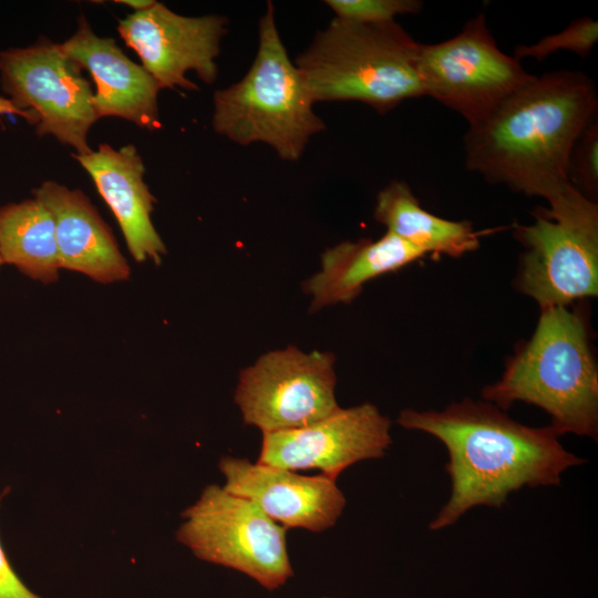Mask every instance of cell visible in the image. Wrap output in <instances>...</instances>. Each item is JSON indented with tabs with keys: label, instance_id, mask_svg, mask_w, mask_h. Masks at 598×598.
Wrapping results in <instances>:
<instances>
[{
	"label": "cell",
	"instance_id": "obj_5",
	"mask_svg": "<svg viewBox=\"0 0 598 598\" xmlns=\"http://www.w3.org/2000/svg\"><path fill=\"white\" fill-rule=\"evenodd\" d=\"M259 44L245 76L214 94L215 132L239 145L261 142L280 158L298 161L311 136L326 128L303 79L287 54L275 9L259 20Z\"/></svg>",
	"mask_w": 598,
	"mask_h": 598
},
{
	"label": "cell",
	"instance_id": "obj_22",
	"mask_svg": "<svg viewBox=\"0 0 598 598\" xmlns=\"http://www.w3.org/2000/svg\"><path fill=\"white\" fill-rule=\"evenodd\" d=\"M570 183L596 202L598 194V121L592 118L578 136L568 163Z\"/></svg>",
	"mask_w": 598,
	"mask_h": 598
},
{
	"label": "cell",
	"instance_id": "obj_21",
	"mask_svg": "<svg viewBox=\"0 0 598 598\" xmlns=\"http://www.w3.org/2000/svg\"><path fill=\"white\" fill-rule=\"evenodd\" d=\"M336 18L359 23H386L395 17L417 14L423 9L419 0H327Z\"/></svg>",
	"mask_w": 598,
	"mask_h": 598
},
{
	"label": "cell",
	"instance_id": "obj_11",
	"mask_svg": "<svg viewBox=\"0 0 598 598\" xmlns=\"http://www.w3.org/2000/svg\"><path fill=\"white\" fill-rule=\"evenodd\" d=\"M227 25L225 16H182L155 1L121 19L117 32L162 89L198 91L186 73L194 71L206 84L216 81V59Z\"/></svg>",
	"mask_w": 598,
	"mask_h": 598
},
{
	"label": "cell",
	"instance_id": "obj_20",
	"mask_svg": "<svg viewBox=\"0 0 598 598\" xmlns=\"http://www.w3.org/2000/svg\"><path fill=\"white\" fill-rule=\"evenodd\" d=\"M598 40V22L584 17L573 21L564 30L548 34L530 45L515 48V58L522 60L532 58L544 61L548 55L558 51H570L581 59L589 55Z\"/></svg>",
	"mask_w": 598,
	"mask_h": 598
},
{
	"label": "cell",
	"instance_id": "obj_2",
	"mask_svg": "<svg viewBox=\"0 0 598 598\" xmlns=\"http://www.w3.org/2000/svg\"><path fill=\"white\" fill-rule=\"evenodd\" d=\"M594 81L578 71L534 76L464 137L466 167L487 182L547 202L570 183L571 150L597 117Z\"/></svg>",
	"mask_w": 598,
	"mask_h": 598
},
{
	"label": "cell",
	"instance_id": "obj_1",
	"mask_svg": "<svg viewBox=\"0 0 598 598\" xmlns=\"http://www.w3.org/2000/svg\"><path fill=\"white\" fill-rule=\"evenodd\" d=\"M396 422L436 437L448 454L451 493L430 530L454 525L477 506L501 507L525 486L560 485L565 471L585 462L550 425H524L486 401L464 399L443 411L404 409Z\"/></svg>",
	"mask_w": 598,
	"mask_h": 598
},
{
	"label": "cell",
	"instance_id": "obj_17",
	"mask_svg": "<svg viewBox=\"0 0 598 598\" xmlns=\"http://www.w3.org/2000/svg\"><path fill=\"white\" fill-rule=\"evenodd\" d=\"M426 256L390 231L378 240L343 241L321 256V269L303 282L312 297L310 312L351 302L365 282Z\"/></svg>",
	"mask_w": 598,
	"mask_h": 598
},
{
	"label": "cell",
	"instance_id": "obj_3",
	"mask_svg": "<svg viewBox=\"0 0 598 598\" xmlns=\"http://www.w3.org/2000/svg\"><path fill=\"white\" fill-rule=\"evenodd\" d=\"M532 338L482 396L503 411L515 402L543 409L559 436L597 439L598 370L585 317L567 307L540 309Z\"/></svg>",
	"mask_w": 598,
	"mask_h": 598
},
{
	"label": "cell",
	"instance_id": "obj_14",
	"mask_svg": "<svg viewBox=\"0 0 598 598\" xmlns=\"http://www.w3.org/2000/svg\"><path fill=\"white\" fill-rule=\"evenodd\" d=\"M61 44L65 54L91 74L99 118L115 116L147 131L162 127L157 97L163 89L114 39L97 35L81 14L75 32Z\"/></svg>",
	"mask_w": 598,
	"mask_h": 598
},
{
	"label": "cell",
	"instance_id": "obj_27",
	"mask_svg": "<svg viewBox=\"0 0 598 598\" xmlns=\"http://www.w3.org/2000/svg\"><path fill=\"white\" fill-rule=\"evenodd\" d=\"M323 598H333V597H323Z\"/></svg>",
	"mask_w": 598,
	"mask_h": 598
},
{
	"label": "cell",
	"instance_id": "obj_6",
	"mask_svg": "<svg viewBox=\"0 0 598 598\" xmlns=\"http://www.w3.org/2000/svg\"><path fill=\"white\" fill-rule=\"evenodd\" d=\"M515 226L525 246L517 287L540 309L598 295V206L573 184Z\"/></svg>",
	"mask_w": 598,
	"mask_h": 598
},
{
	"label": "cell",
	"instance_id": "obj_13",
	"mask_svg": "<svg viewBox=\"0 0 598 598\" xmlns=\"http://www.w3.org/2000/svg\"><path fill=\"white\" fill-rule=\"evenodd\" d=\"M218 467L227 492L250 501L286 529L327 530L347 504L337 481L322 474L306 476L233 456L223 457Z\"/></svg>",
	"mask_w": 598,
	"mask_h": 598
},
{
	"label": "cell",
	"instance_id": "obj_4",
	"mask_svg": "<svg viewBox=\"0 0 598 598\" xmlns=\"http://www.w3.org/2000/svg\"><path fill=\"white\" fill-rule=\"evenodd\" d=\"M420 48L395 21L372 24L334 18L316 32L295 65L313 103L357 101L384 114L424 95Z\"/></svg>",
	"mask_w": 598,
	"mask_h": 598
},
{
	"label": "cell",
	"instance_id": "obj_19",
	"mask_svg": "<svg viewBox=\"0 0 598 598\" xmlns=\"http://www.w3.org/2000/svg\"><path fill=\"white\" fill-rule=\"evenodd\" d=\"M0 258L32 280L45 285L59 280L54 221L37 198L0 207Z\"/></svg>",
	"mask_w": 598,
	"mask_h": 598
},
{
	"label": "cell",
	"instance_id": "obj_26",
	"mask_svg": "<svg viewBox=\"0 0 598 598\" xmlns=\"http://www.w3.org/2000/svg\"><path fill=\"white\" fill-rule=\"evenodd\" d=\"M1 265H3V264H2V260H1V258H0V267H1Z\"/></svg>",
	"mask_w": 598,
	"mask_h": 598
},
{
	"label": "cell",
	"instance_id": "obj_18",
	"mask_svg": "<svg viewBox=\"0 0 598 598\" xmlns=\"http://www.w3.org/2000/svg\"><path fill=\"white\" fill-rule=\"evenodd\" d=\"M373 216L388 231L425 255L461 257L476 250L484 234L468 221L448 220L429 213L409 185L400 181L391 182L379 192Z\"/></svg>",
	"mask_w": 598,
	"mask_h": 598
},
{
	"label": "cell",
	"instance_id": "obj_16",
	"mask_svg": "<svg viewBox=\"0 0 598 598\" xmlns=\"http://www.w3.org/2000/svg\"><path fill=\"white\" fill-rule=\"evenodd\" d=\"M32 194L53 218L61 269L101 283L130 277L131 267L112 229L82 190L45 181Z\"/></svg>",
	"mask_w": 598,
	"mask_h": 598
},
{
	"label": "cell",
	"instance_id": "obj_12",
	"mask_svg": "<svg viewBox=\"0 0 598 598\" xmlns=\"http://www.w3.org/2000/svg\"><path fill=\"white\" fill-rule=\"evenodd\" d=\"M391 421L372 403L340 408L307 426L262 433L258 463L289 471L317 468L337 481L349 466L382 457Z\"/></svg>",
	"mask_w": 598,
	"mask_h": 598
},
{
	"label": "cell",
	"instance_id": "obj_25",
	"mask_svg": "<svg viewBox=\"0 0 598 598\" xmlns=\"http://www.w3.org/2000/svg\"><path fill=\"white\" fill-rule=\"evenodd\" d=\"M115 2L132 8L133 12L143 11L155 3L154 0H120Z\"/></svg>",
	"mask_w": 598,
	"mask_h": 598
},
{
	"label": "cell",
	"instance_id": "obj_7",
	"mask_svg": "<svg viewBox=\"0 0 598 598\" xmlns=\"http://www.w3.org/2000/svg\"><path fill=\"white\" fill-rule=\"evenodd\" d=\"M182 517L176 538L197 558L235 569L270 591L292 577L287 529L250 501L210 484Z\"/></svg>",
	"mask_w": 598,
	"mask_h": 598
},
{
	"label": "cell",
	"instance_id": "obj_24",
	"mask_svg": "<svg viewBox=\"0 0 598 598\" xmlns=\"http://www.w3.org/2000/svg\"><path fill=\"white\" fill-rule=\"evenodd\" d=\"M0 115H18L23 117V114L14 107L10 100L0 93Z\"/></svg>",
	"mask_w": 598,
	"mask_h": 598
},
{
	"label": "cell",
	"instance_id": "obj_9",
	"mask_svg": "<svg viewBox=\"0 0 598 598\" xmlns=\"http://www.w3.org/2000/svg\"><path fill=\"white\" fill-rule=\"evenodd\" d=\"M419 74L423 94L461 114L468 127L485 121L535 76L498 48L483 13L453 38L421 44Z\"/></svg>",
	"mask_w": 598,
	"mask_h": 598
},
{
	"label": "cell",
	"instance_id": "obj_15",
	"mask_svg": "<svg viewBox=\"0 0 598 598\" xmlns=\"http://www.w3.org/2000/svg\"><path fill=\"white\" fill-rule=\"evenodd\" d=\"M72 155L112 210L134 260L159 264L166 247L151 218L156 198L144 182L145 166L137 148L103 143L86 154Z\"/></svg>",
	"mask_w": 598,
	"mask_h": 598
},
{
	"label": "cell",
	"instance_id": "obj_8",
	"mask_svg": "<svg viewBox=\"0 0 598 598\" xmlns=\"http://www.w3.org/2000/svg\"><path fill=\"white\" fill-rule=\"evenodd\" d=\"M0 85L39 137L51 135L75 154L92 150L87 135L99 120L93 90L61 43L41 38L0 51Z\"/></svg>",
	"mask_w": 598,
	"mask_h": 598
},
{
	"label": "cell",
	"instance_id": "obj_10",
	"mask_svg": "<svg viewBox=\"0 0 598 598\" xmlns=\"http://www.w3.org/2000/svg\"><path fill=\"white\" fill-rule=\"evenodd\" d=\"M336 358L289 346L262 354L244 369L235 402L244 422L262 433L298 429L340 409L336 399Z\"/></svg>",
	"mask_w": 598,
	"mask_h": 598
},
{
	"label": "cell",
	"instance_id": "obj_23",
	"mask_svg": "<svg viewBox=\"0 0 598 598\" xmlns=\"http://www.w3.org/2000/svg\"><path fill=\"white\" fill-rule=\"evenodd\" d=\"M6 494V493H4ZM4 494L0 495V499ZM0 598H42L31 591L13 570L0 543Z\"/></svg>",
	"mask_w": 598,
	"mask_h": 598
}]
</instances>
